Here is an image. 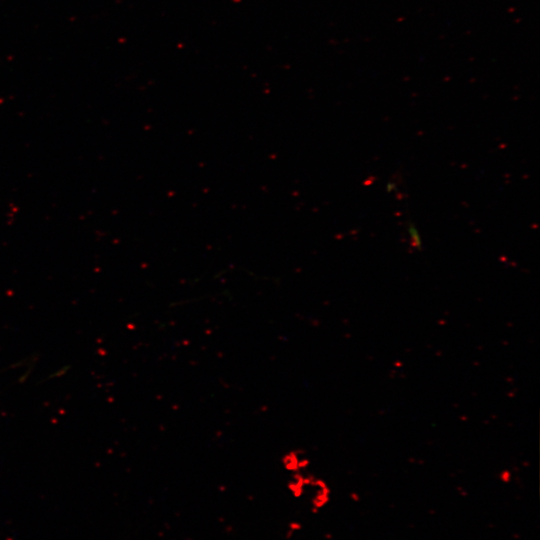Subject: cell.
Masks as SVG:
<instances>
[{"mask_svg": "<svg viewBox=\"0 0 540 540\" xmlns=\"http://www.w3.org/2000/svg\"><path fill=\"white\" fill-rule=\"evenodd\" d=\"M407 232H408L409 240L411 242L412 247L416 249H421L422 240H421L418 229L415 227L413 223H409L407 225Z\"/></svg>", "mask_w": 540, "mask_h": 540, "instance_id": "cell-1", "label": "cell"}]
</instances>
